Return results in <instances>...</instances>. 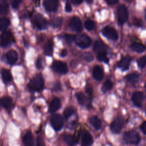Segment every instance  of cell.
<instances>
[{"instance_id":"cell-25","label":"cell","mask_w":146,"mask_h":146,"mask_svg":"<svg viewBox=\"0 0 146 146\" xmlns=\"http://www.w3.org/2000/svg\"><path fill=\"white\" fill-rule=\"evenodd\" d=\"M1 104L3 108L8 110L12 106V100L9 96H3L1 99Z\"/></svg>"},{"instance_id":"cell-1","label":"cell","mask_w":146,"mask_h":146,"mask_svg":"<svg viewBox=\"0 0 146 146\" xmlns=\"http://www.w3.org/2000/svg\"><path fill=\"white\" fill-rule=\"evenodd\" d=\"M44 81L40 74H36L27 84L28 89L33 92L40 91L43 87Z\"/></svg>"},{"instance_id":"cell-39","label":"cell","mask_w":146,"mask_h":146,"mask_svg":"<svg viewBox=\"0 0 146 146\" xmlns=\"http://www.w3.org/2000/svg\"><path fill=\"white\" fill-rule=\"evenodd\" d=\"M52 88L53 90L55 91H59L61 90L62 88V86H61V84L60 83V82H56L54 83L53 86H52Z\"/></svg>"},{"instance_id":"cell-9","label":"cell","mask_w":146,"mask_h":146,"mask_svg":"<svg viewBox=\"0 0 146 146\" xmlns=\"http://www.w3.org/2000/svg\"><path fill=\"white\" fill-rule=\"evenodd\" d=\"M68 26L72 30L76 32L81 31L83 29L82 21L80 19L76 16H74L71 18L69 21Z\"/></svg>"},{"instance_id":"cell-19","label":"cell","mask_w":146,"mask_h":146,"mask_svg":"<svg viewBox=\"0 0 146 146\" xmlns=\"http://www.w3.org/2000/svg\"><path fill=\"white\" fill-rule=\"evenodd\" d=\"M92 75L95 80L100 81L103 76V71L102 67L98 65L95 66L92 70Z\"/></svg>"},{"instance_id":"cell-49","label":"cell","mask_w":146,"mask_h":146,"mask_svg":"<svg viewBox=\"0 0 146 146\" xmlns=\"http://www.w3.org/2000/svg\"><path fill=\"white\" fill-rule=\"evenodd\" d=\"M82 2H83L82 0H74V1H71V2H72L73 4L75 5H79V4L81 3Z\"/></svg>"},{"instance_id":"cell-18","label":"cell","mask_w":146,"mask_h":146,"mask_svg":"<svg viewBox=\"0 0 146 146\" xmlns=\"http://www.w3.org/2000/svg\"><path fill=\"white\" fill-rule=\"evenodd\" d=\"M6 58L7 63L13 64L18 59V54L15 50H10L6 54Z\"/></svg>"},{"instance_id":"cell-20","label":"cell","mask_w":146,"mask_h":146,"mask_svg":"<svg viewBox=\"0 0 146 146\" xmlns=\"http://www.w3.org/2000/svg\"><path fill=\"white\" fill-rule=\"evenodd\" d=\"M60 107V100L58 97H55L52 99L50 103L49 112L53 113L57 111Z\"/></svg>"},{"instance_id":"cell-21","label":"cell","mask_w":146,"mask_h":146,"mask_svg":"<svg viewBox=\"0 0 146 146\" xmlns=\"http://www.w3.org/2000/svg\"><path fill=\"white\" fill-rule=\"evenodd\" d=\"M22 141L25 146H33L34 139L33 134L30 131H27L22 138Z\"/></svg>"},{"instance_id":"cell-50","label":"cell","mask_w":146,"mask_h":146,"mask_svg":"<svg viewBox=\"0 0 146 146\" xmlns=\"http://www.w3.org/2000/svg\"><path fill=\"white\" fill-rule=\"evenodd\" d=\"M86 2H88V3H92V1H90V0H86Z\"/></svg>"},{"instance_id":"cell-2","label":"cell","mask_w":146,"mask_h":146,"mask_svg":"<svg viewBox=\"0 0 146 146\" xmlns=\"http://www.w3.org/2000/svg\"><path fill=\"white\" fill-rule=\"evenodd\" d=\"M123 139L127 144L132 145H137L140 141L139 135L136 131L133 130L124 132L123 135Z\"/></svg>"},{"instance_id":"cell-34","label":"cell","mask_w":146,"mask_h":146,"mask_svg":"<svg viewBox=\"0 0 146 146\" xmlns=\"http://www.w3.org/2000/svg\"><path fill=\"white\" fill-rule=\"evenodd\" d=\"M81 58H82L83 60L88 62H91L94 59L93 55L89 52H85L83 53L81 55Z\"/></svg>"},{"instance_id":"cell-12","label":"cell","mask_w":146,"mask_h":146,"mask_svg":"<svg viewBox=\"0 0 146 146\" xmlns=\"http://www.w3.org/2000/svg\"><path fill=\"white\" fill-rule=\"evenodd\" d=\"M94 140L92 135L87 131H83L81 135V146H92Z\"/></svg>"},{"instance_id":"cell-22","label":"cell","mask_w":146,"mask_h":146,"mask_svg":"<svg viewBox=\"0 0 146 146\" xmlns=\"http://www.w3.org/2000/svg\"><path fill=\"white\" fill-rule=\"evenodd\" d=\"M126 80L131 84H135L137 83L139 79V76L138 74L135 73H132L128 74L125 76Z\"/></svg>"},{"instance_id":"cell-42","label":"cell","mask_w":146,"mask_h":146,"mask_svg":"<svg viewBox=\"0 0 146 146\" xmlns=\"http://www.w3.org/2000/svg\"><path fill=\"white\" fill-rule=\"evenodd\" d=\"M85 91H86V92L88 95L89 96H92V87L90 86V85H87L86 88H85Z\"/></svg>"},{"instance_id":"cell-41","label":"cell","mask_w":146,"mask_h":146,"mask_svg":"<svg viewBox=\"0 0 146 146\" xmlns=\"http://www.w3.org/2000/svg\"><path fill=\"white\" fill-rule=\"evenodd\" d=\"M35 66L37 68L40 69L42 67V58L38 57L35 61Z\"/></svg>"},{"instance_id":"cell-7","label":"cell","mask_w":146,"mask_h":146,"mask_svg":"<svg viewBox=\"0 0 146 146\" xmlns=\"http://www.w3.org/2000/svg\"><path fill=\"white\" fill-rule=\"evenodd\" d=\"M51 68L55 72L63 74H66L68 71L67 64L65 62L60 60H55L53 62L51 65Z\"/></svg>"},{"instance_id":"cell-8","label":"cell","mask_w":146,"mask_h":146,"mask_svg":"<svg viewBox=\"0 0 146 146\" xmlns=\"http://www.w3.org/2000/svg\"><path fill=\"white\" fill-rule=\"evenodd\" d=\"M124 125L123 119L121 117H116L111 123L110 129L112 133L117 134L119 133L121 130Z\"/></svg>"},{"instance_id":"cell-17","label":"cell","mask_w":146,"mask_h":146,"mask_svg":"<svg viewBox=\"0 0 146 146\" xmlns=\"http://www.w3.org/2000/svg\"><path fill=\"white\" fill-rule=\"evenodd\" d=\"M131 61V58L129 56H125L121 58V59L117 63V66L123 71L127 70L129 68Z\"/></svg>"},{"instance_id":"cell-5","label":"cell","mask_w":146,"mask_h":146,"mask_svg":"<svg viewBox=\"0 0 146 146\" xmlns=\"http://www.w3.org/2000/svg\"><path fill=\"white\" fill-rule=\"evenodd\" d=\"M102 34L108 39L116 40L118 39V34L115 28L111 26H104L101 31Z\"/></svg>"},{"instance_id":"cell-48","label":"cell","mask_w":146,"mask_h":146,"mask_svg":"<svg viewBox=\"0 0 146 146\" xmlns=\"http://www.w3.org/2000/svg\"><path fill=\"white\" fill-rule=\"evenodd\" d=\"M67 54V50H66V49H63V50L60 51V56H62V57L66 56Z\"/></svg>"},{"instance_id":"cell-15","label":"cell","mask_w":146,"mask_h":146,"mask_svg":"<svg viewBox=\"0 0 146 146\" xmlns=\"http://www.w3.org/2000/svg\"><path fill=\"white\" fill-rule=\"evenodd\" d=\"M58 1L46 0L43 2V5L47 11H55L56 10L58 6Z\"/></svg>"},{"instance_id":"cell-16","label":"cell","mask_w":146,"mask_h":146,"mask_svg":"<svg viewBox=\"0 0 146 146\" xmlns=\"http://www.w3.org/2000/svg\"><path fill=\"white\" fill-rule=\"evenodd\" d=\"M107 46L102 40H98L95 41L94 44V50L97 54L107 52Z\"/></svg>"},{"instance_id":"cell-43","label":"cell","mask_w":146,"mask_h":146,"mask_svg":"<svg viewBox=\"0 0 146 146\" xmlns=\"http://www.w3.org/2000/svg\"><path fill=\"white\" fill-rule=\"evenodd\" d=\"M36 146H45L42 137H38L36 139Z\"/></svg>"},{"instance_id":"cell-13","label":"cell","mask_w":146,"mask_h":146,"mask_svg":"<svg viewBox=\"0 0 146 146\" xmlns=\"http://www.w3.org/2000/svg\"><path fill=\"white\" fill-rule=\"evenodd\" d=\"M76 97L80 105L86 106L88 108L91 107V99L89 98L86 97V96L82 92H79L76 93Z\"/></svg>"},{"instance_id":"cell-37","label":"cell","mask_w":146,"mask_h":146,"mask_svg":"<svg viewBox=\"0 0 146 146\" xmlns=\"http://www.w3.org/2000/svg\"><path fill=\"white\" fill-rule=\"evenodd\" d=\"M137 63L140 68H144L146 64V55L140 58L137 60Z\"/></svg>"},{"instance_id":"cell-36","label":"cell","mask_w":146,"mask_h":146,"mask_svg":"<svg viewBox=\"0 0 146 146\" xmlns=\"http://www.w3.org/2000/svg\"><path fill=\"white\" fill-rule=\"evenodd\" d=\"M84 25H85V27L88 30H92L94 29L95 27V22L93 21L90 20V19H88V20L86 21V22L84 23Z\"/></svg>"},{"instance_id":"cell-26","label":"cell","mask_w":146,"mask_h":146,"mask_svg":"<svg viewBox=\"0 0 146 146\" xmlns=\"http://www.w3.org/2000/svg\"><path fill=\"white\" fill-rule=\"evenodd\" d=\"M1 76L2 80L5 83L9 82L11 80V75L10 72L6 68H2L1 70Z\"/></svg>"},{"instance_id":"cell-33","label":"cell","mask_w":146,"mask_h":146,"mask_svg":"<svg viewBox=\"0 0 146 146\" xmlns=\"http://www.w3.org/2000/svg\"><path fill=\"white\" fill-rule=\"evenodd\" d=\"M75 112L74 109L71 107H68L65 108V110L63 111V115L66 119H67L68 117H70Z\"/></svg>"},{"instance_id":"cell-11","label":"cell","mask_w":146,"mask_h":146,"mask_svg":"<svg viewBox=\"0 0 146 146\" xmlns=\"http://www.w3.org/2000/svg\"><path fill=\"white\" fill-rule=\"evenodd\" d=\"M13 39L12 34L10 30L3 31L1 35V46L3 47L7 46Z\"/></svg>"},{"instance_id":"cell-27","label":"cell","mask_w":146,"mask_h":146,"mask_svg":"<svg viewBox=\"0 0 146 146\" xmlns=\"http://www.w3.org/2000/svg\"><path fill=\"white\" fill-rule=\"evenodd\" d=\"M63 140L68 146H74L76 143V140L74 136H72L70 134L65 135L64 136Z\"/></svg>"},{"instance_id":"cell-38","label":"cell","mask_w":146,"mask_h":146,"mask_svg":"<svg viewBox=\"0 0 146 146\" xmlns=\"http://www.w3.org/2000/svg\"><path fill=\"white\" fill-rule=\"evenodd\" d=\"M75 37V35L70 34H65L64 35V38L67 43H71V42L74 40Z\"/></svg>"},{"instance_id":"cell-29","label":"cell","mask_w":146,"mask_h":146,"mask_svg":"<svg viewBox=\"0 0 146 146\" xmlns=\"http://www.w3.org/2000/svg\"><path fill=\"white\" fill-rule=\"evenodd\" d=\"M131 48L137 52H142L144 51L145 49L144 46L142 44L138 42H133L131 45Z\"/></svg>"},{"instance_id":"cell-28","label":"cell","mask_w":146,"mask_h":146,"mask_svg":"<svg viewBox=\"0 0 146 146\" xmlns=\"http://www.w3.org/2000/svg\"><path fill=\"white\" fill-rule=\"evenodd\" d=\"M63 22V18L60 17H55L52 18L50 21L51 26L54 28L59 27L61 26Z\"/></svg>"},{"instance_id":"cell-4","label":"cell","mask_w":146,"mask_h":146,"mask_svg":"<svg viewBox=\"0 0 146 146\" xmlns=\"http://www.w3.org/2000/svg\"><path fill=\"white\" fill-rule=\"evenodd\" d=\"M117 21L119 24H123L128 19V13L127 7L123 5H120L117 9Z\"/></svg>"},{"instance_id":"cell-10","label":"cell","mask_w":146,"mask_h":146,"mask_svg":"<svg viewBox=\"0 0 146 146\" xmlns=\"http://www.w3.org/2000/svg\"><path fill=\"white\" fill-rule=\"evenodd\" d=\"M51 124L55 131L60 130L63 125V119L62 117L59 114L54 115L51 119Z\"/></svg>"},{"instance_id":"cell-32","label":"cell","mask_w":146,"mask_h":146,"mask_svg":"<svg viewBox=\"0 0 146 146\" xmlns=\"http://www.w3.org/2000/svg\"><path fill=\"white\" fill-rule=\"evenodd\" d=\"M9 5L5 1H1L0 2V14H5L8 11Z\"/></svg>"},{"instance_id":"cell-44","label":"cell","mask_w":146,"mask_h":146,"mask_svg":"<svg viewBox=\"0 0 146 146\" xmlns=\"http://www.w3.org/2000/svg\"><path fill=\"white\" fill-rule=\"evenodd\" d=\"M133 24L135 25V26H141L142 25V21L140 19H137V18H135L133 19Z\"/></svg>"},{"instance_id":"cell-31","label":"cell","mask_w":146,"mask_h":146,"mask_svg":"<svg viewBox=\"0 0 146 146\" xmlns=\"http://www.w3.org/2000/svg\"><path fill=\"white\" fill-rule=\"evenodd\" d=\"M113 86V83L110 80H107L103 84L102 87V91L103 92L105 93L108 91L110 90Z\"/></svg>"},{"instance_id":"cell-14","label":"cell","mask_w":146,"mask_h":146,"mask_svg":"<svg viewBox=\"0 0 146 146\" xmlns=\"http://www.w3.org/2000/svg\"><path fill=\"white\" fill-rule=\"evenodd\" d=\"M144 99L143 93L141 91H136L133 93L132 100L134 105L137 107H141Z\"/></svg>"},{"instance_id":"cell-3","label":"cell","mask_w":146,"mask_h":146,"mask_svg":"<svg viewBox=\"0 0 146 146\" xmlns=\"http://www.w3.org/2000/svg\"><path fill=\"white\" fill-rule=\"evenodd\" d=\"M74 41L79 47L83 48L88 47L92 43V40L90 37L86 34H79L76 35Z\"/></svg>"},{"instance_id":"cell-40","label":"cell","mask_w":146,"mask_h":146,"mask_svg":"<svg viewBox=\"0 0 146 146\" xmlns=\"http://www.w3.org/2000/svg\"><path fill=\"white\" fill-rule=\"evenodd\" d=\"M22 2V1L21 0H14V1H11V6L13 7V8L15 9H17L20 3Z\"/></svg>"},{"instance_id":"cell-6","label":"cell","mask_w":146,"mask_h":146,"mask_svg":"<svg viewBox=\"0 0 146 146\" xmlns=\"http://www.w3.org/2000/svg\"><path fill=\"white\" fill-rule=\"evenodd\" d=\"M34 25L39 29H44L46 27L47 22L46 18L40 14H35L32 18Z\"/></svg>"},{"instance_id":"cell-45","label":"cell","mask_w":146,"mask_h":146,"mask_svg":"<svg viewBox=\"0 0 146 146\" xmlns=\"http://www.w3.org/2000/svg\"><path fill=\"white\" fill-rule=\"evenodd\" d=\"M140 129L143 133L146 135V121H144L140 125Z\"/></svg>"},{"instance_id":"cell-30","label":"cell","mask_w":146,"mask_h":146,"mask_svg":"<svg viewBox=\"0 0 146 146\" xmlns=\"http://www.w3.org/2000/svg\"><path fill=\"white\" fill-rule=\"evenodd\" d=\"M10 21L7 17H2L0 19V30L2 31H5L6 27L9 25Z\"/></svg>"},{"instance_id":"cell-24","label":"cell","mask_w":146,"mask_h":146,"mask_svg":"<svg viewBox=\"0 0 146 146\" xmlns=\"http://www.w3.org/2000/svg\"><path fill=\"white\" fill-rule=\"evenodd\" d=\"M44 52L47 55H51L53 51V42L51 39H48L44 46Z\"/></svg>"},{"instance_id":"cell-47","label":"cell","mask_w":146,"mask_h":146,"mask_svg":"<svg viewBox=\"0 0 146 146\" xmlns=\"http://www.w3.org/2000/svg\"><path fill=\"white\" fill-rule=\"evenodd\" d=\"M106 2L108 5H114V4L116 3H117L118 1L117 0H107V1H106Z\"/></svg>"},{"instance_id":"cell-23","label":"cell","mask_w":146,"mask_h":146,"mask_svg":"<svg viewBox=\"0 0 146 146\" xmlns=\"http://www.w3.org/2000/svg\"><path fill=\"white\" fill-rule=\"evenodd\" d=\"M90 123L96 130H98L100 129L101 125H102V122H101V120L96 116H94L90 117Z\"/></svg>"},{"instance_id":"cell-46","label":"cell","mask_w":146,"mask_h":146,"mask_svg":"<svg viewBox=\"0 0 146 146\" xmlns=\"http://www.w3.org/2000/svg\"><path fill=\"white\" fill-rule=\"evenodd\" d=\"M65 10L67 12H70L72 10V7L70 3L68 2H67L65 5Z\"/></svg>"},{"instance_id":"cell-35","label":"cell","mask_w":146,"mask_h":146,"mask_svg":"<svg viewBox=\"0 0 146 146\" xmlns=\"http://www.w3.org/2000/svg\"><path fill=\"white\" fill-rule=\"evenodd\" d=\"M97 58L99 61H102L105 63H108L109 59L107 56V52L97 54Z\"/></svg>"},{"instance_id":"cell-51","label":"cell","mask_w":146,"mask_h":146,"mask_svg":"<svg viewBox=\"0 0 146 146\" xmlns=\"http://www.w3.org/2000/svg\"><path fill=\"white\" fill-rule=\"evenodd\" d=\"M145 19H146V10H145Z\"/></svg>"}]
</instances>
